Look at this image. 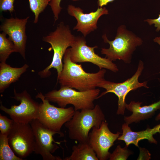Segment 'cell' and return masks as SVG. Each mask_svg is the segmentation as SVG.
<instances>
[{
    "label": "cell",
    "mask_w": 160,
    "mask_h": 160,
    "mask_svg": "<svg viewBox=\"0 0 160 160\" xmlns=\"http://www.w3.org/2000/svg\"><path fill=\"white\" fill-rule=\"evenodd\" d=\"M62 70L57 77V82L61 86H66L79 91H85L98 87L105 80L106 72L104 68L95 73L85 71L81 64H77L71 60L68 48L64 55Z\"/></svg>",
    "instance_id": "cell-1"
},
{
    "label": "cell",
    "mask_w": 160,
    "mask_h": 160,
    "mask_svg": "<svg viewBox=\"0 0 160 160\" xmlns=\"http://www.w3.org/2000/svg\"><path fill=\"white\" fill-rule=\"evenodd\" d=\"M102 38L104 42L110 45L108 48H101V53L105 55V57L112 61L121 60L127 64L131 63L133 52L143 43L140 38L127 30L124 25L118 27L113 40H109L106 34Z\"/></svg>",
    "instance_id": "cell-2"
},
{
    "label": "cell",
    "mask_w": 160,
    "mask_h": 160,
    "mask_svg": "<svg viewBox=\"0 0 160 160\" xmlns=\"http://www.w3.org/2000/svg\"><path fill=\"white\" fill-rule=\"evenodd\" d=\"M105 121V116L98 105L91 109L75 111L72 118L64 125L72 140L79 143H88L89 134L93 127L99 128Z\"/></svg>",
    "instance_id": "cell-3"
},
{
    "label": "cell",
    "mask_w": 160,
    "mask_h": 160,
    "mask_svg": "<svg viewBox=\"0 0 160 160\" xmlns=\"http://www.w3.org/2000/svg\"><path fill=\"white\" fill-rule=\"evenodd\" d=\"M75 37L72 34L69 26L63 22L58 25L54 31L43 37V41L51 45L54 53L50 64L38 73L41 78L49 76L51 74L49 70L52 68L56 70L57 77L60 76L63 69L62 60L64 55L68 47H71L73 44Z\"/></svg>",
    "instance_id": "cell-4"
},
{
    "label": "cell",
    "mask_w": 160,
    "mask_h": 160,
    "mask_svg": "<svg viewBox=\"0 0 160 160\" xmlns=\"http://www.w3.org/2000/svg\"><path fill=\"white\" fill-rule=\"evenodd\" d=\"M100 90L95 89L85 91H76L73 88L61 86L58 90H53L45 94V98L49 102L56 103L60 107L71 104L75 111L94 108V101L97 99Z\"/></svg>",
    "instance_id": "cell-5"
},
{
    "label": "cell",
    "mask_w": 160,
    "mask_h": 160,
    "mask_svg": "<svg viewBox=\"0 0 160 160\" xmlns=\"http://www.w3.org/2000/svg\"><path fill=\"white\" fill-rule=\"evenodd\" d=\"M40 98L42 102L39 103L37 119L50 130L59 133L61 137L64 136L60 131L62 126L72 117L74 108L57 107L51 104L41 92L36 96Z\"/></svg>",
    "instance_id": "cell-6"
},
{
    "label": "cell",
    "mask_w": 160,
    "mask_h": 160,
    "mask_svg": "<svg viewBox=\"0 0 160 160\" xmlns=\"http://www.w3.org/2000/svg\"><path fill=\"white\" fill-rule=\"evenodd\" d=\"M144 63L141 60H139L137 70L131 78L121 83H115L105 79L99 84L98 87L104 88L106 91L99 95L97 99L108 93L114 94L118 97L117 115L124 114L126 108V97L131 91L135 90L142 87L146 88L149 87L147 86V81L140 82L138 79L141 75L144 68Z\"/></svg>",
    "instance_id": "cell-7"
},
{
    "label": "cell",
    "mask_w": 160,
    "mask_h": 160,
    "mask_svg": "<svg viewBox=\"0 0 160 160\" xmlns=\"http://www.w3.org/2000/svg\"><path fill=\"white\" fill-rule=\"evenodd\" d=\"M97 47V46H87L84 36H76L73 44L68 48L70 59L75 63L89 62L97 66L100 69L105 68L115 73L118 72L117 66L113 61L95 53L94 50Z\"/></svg>",
    "instance_id": "cell-8"
},
{
    "label": "cell",
    "mask_w": 160,
    "mask_h": 160,
    "mask_svg": "<svg viewBox=\"0 0 160 160\" xmlns=\"http://www.w3.org/2000/svg\"><path fill=\"white\" fill-rule=\"evenodd\" d=\"M7 137L10 147L20 158L23 159L34 152L35 138L30 123L14 121Z\"/></svg>",
    "instance_id": "cell-9"
},
{
    "label": "cell",
    "mask_w": 160,
    "mask_h": 160,
    "mask_svg": "<svg viewBox=\"0 0 160 160\" xmlns=\"http://www.w3.org/2000/svg\"><path fill=\"white\" fill-rule=\"evenodd\" d=\"M30 124L32 129L35 142L34 152L40 154L44 160H62L59 156H54L52 154L59 148L53 136L59 133L49 129L38 119L32 120Z\"/></svg>",
    "instance_id": "cell-10"
},
{
    "label": "cell",
    "mask_w": 160,
    "mask_h": 160,
    "mask_svg": "<svg viewBox=\"0 0 160 160\" xmlns=\"http://www.w3.org/2000/svg\"><path fill=\"white\" fill-rule=\"evenodd\" d=\"M14 96L11 97L20 102L18 105H13L7 108L0 102V109L9 115L14 121L29 123L33 119H37L39 104L31 97L26 90L17 93L14 89Z\"/></svg>",
    "instance_id": "cell-11"
},
{
    "label": "cell",
    "mask_w": 160,
    "mask_h": 160,
    "mask_svg": "<svg viewBox=\"0 0 160 160\" xmlns=\"http://www.w3.org/2000/svg\"><path fill=\"white\" fill-rule=\"evenodd\" d=\"M108 125L107 121H103L99 128L93 127L89 134L88 143L99 160L109 159L110 148L122 134L119 132L113 133Z\"/></svg>",
    "instance_id": "cell-12"
},
{
    "label": "cell",
    "mask_w": 160,
    "mask_h": 160,
    "mask_svg": "<svg viewBox=\"0 0 160 160\" xmlns=\"http://www.w3.org/2000/svg\"><path fill=\"white\" fill-rule=\"evenodd\" d=\"M29 18H6L0 26V30L9 36L8 38L14 44L16 52L19 53L25 60L27 40L26 25Z\"/></svg>",
    "instance_id": "cell-13"
},
{
    "label": "cell",
    "mask_w": 160,
    "mask_h": 160,
    "mask_svg": "<svg viewBox=\"0 0 160 160\" xmlns=\"http://www.w3.org/2000/svg\"><path fill=\"white\" fill-rule=\"evenodd\" d=\"M68 14L74 17L77 21L74 30L81 32L85 37L97 28V22L100 17L108 14V10L105 7H98L95 12L84 13L83 10L79 7L70 5L67 9Z\"/></svg>",
    "instance_id": "cell-14"
},
{
    "label": "cell",
    "mask_w": 160,
    "mask_h": 160,
    "mask_svg": "<svg viewBox=\"0 0 160 160\" xmlns=\"http://www.w3.org/2000/svg\"><path fill=\"white\" fill-rule=\"evenodd\" d=\"M122 133L117 140L124 141L127 146L130 144H133L139 147V141L144 139H147L151 143L157 144V141L153 135L158 133L160 134V124L152 128H147L145 130L134 132L131 130L129 124L125 123L122 125Z\"/></svg>",
    "instance_id": "cell-15"
},
{
    "label": "cell",
    "mask_w": 160,
    "mask_h": 160,
    "mask_svg": "<svg viewBox=\"0 0 160 160\" xmlns=\"http://www.w3.org/2000/svg\"><path fill=\"white\" fill-rule=\"evenodd\" d=\"M142 102L132 101L126 104V108L132 113L128 116H125L124 120L129 125L137 123L152 117L157 110L160 109V100L149 105L141 106Z\"/></svg>",
    "instance_id": "cell-16"
},
{
    "label": "cell",
    "mask_w": 160,
    "mask_h": 160,
    "mask_svg": "<svg viewBox=\"0 0 160 160\" xmlns=\"http://www.w3.org/2000/svg\"><path fill=\"white\" fill-rule=\"evenodd\" d=\"M28 67L27 64L20 68H14L6 63H0V92H3L11 84L18 80Z\"/></svg>",
    "instance_id": "cell-17"
},
{
    "label": "cell",
    "mask_w": 160,
    "mask_h": 160,
    "mask_svg": "<svg viewBox=\"0 0 160 160\" xmlns=\"http://www.w3.org/2000/svg\"><path fill=\"white\" fill-rule=\"evenodd\" d=\"M71 155L64 160H98L96 153L89 143H79L72 147Z\"/></svg>",
    "instance_id": "cell-18"
},
{
    "label": "cell",
    "mask_w": 160,
    "mask_h": 160,
    "mask_svg": "<svg viewBox=\"0 0 160 160\" xmlns=\"http://www.w3.org/2000/svg\"><path fill=\"white\" fill-rule=\"evenodd\" d=\"M0 160H23L17 156L10 147L7 135L0 133Z\"/></svg>",
    "instance_id": "cell-19"
},
{
    "label": "cell",
    "mask_w": 160,
    "mask_h": 160,
    "mask_svg": "<svg viewBox=\"0 0 160 160\" xmlns=\"http://www.w3.org/2000/svg\"><path fill=\"white\" fill-rule=\"evenodd\" d=\"M2 32L0 33V61L6 63V61L12 53L16 52L14 44Z\"/></svg>",
    "instance_id": "cell-20"
},
{
    "label": "cell",
    "mask_w": 160,
    "mask_h": 160,
    "mask_svg": "<svg viewBox=\"0 0 160 160\" xmlns=\"http://www.w3.org/2000/svg\"><path fill=\"white\" fill-rule=\"evenodd\" d=\"M30 8L34 13V19L33 23H37L40 14L43 12L51 0H29Z\"/></svg>",
    "instance_id": "cell-21"
},
{
    "label": "cell",
    "mask_w": 160,
    "mask_h": 160,
    "mask_svg": "<svg viewBox=\"0 0 160 160\" xmlns=\"http://www.w3.org/2000/svg\"><path fill=\"white\" fill-rule=\"evenodd\" d=\"M127 145L124 148L118 145L109 156L110 160H126L129 156L132 154V152L128 148Z\"/></svg>",
    "instance_id": "cell-22"
},
{
    "label": "cell",
    "mask_w": 160,
    "mask_h": 160,
    "mask_svg": "<svg viewBox=\"0 0 160 160\" xmlns=\"http://www.w3.org/2000/svg\"><path fill=\"white\" fill-rule=\"evenodd\" d=\"M14 121L12 119H9L6 116L0 114V133L3 135H8Z\"/></svg>",
    "instance_id": "cell-23"
},
{
    "label": "cell",
    "mask_w": 160,
    "mask_h": 160,
    "mask_svg": "<svg viewBox=\"0 0 160 160\" xmlns=\"http://www.w3.org/2000/svg\"><path fill=\"white\" fill-rule=\"evenodd\" d=\"M72 0L75 1L79 0ZM61 1V0H51L49 4L53 12L55 22L58 19L59 15L62 9V8L60 6Z\"/></svg>",
    "instance_id": "cell-24"
},
{
    "label": "cell",
    "mask_w": 160,
    "mask_h": 160,
    "mask_svg": "<svg viewBox=\"0 0 160 160\" xmlns=\"http://www.w3.org/2000/svg\"><path fill=\"white\" fill-rule=\"evenodd\" d=\"M15 0H0L1 11H9L11 13L14 11Z\"/></svg>",
    "instance_id": "cell-25"
},
{
    "label": "cell",
    "mask_w": 160,
    "mask_h": 160,
    "mask_svg": "<svg viewBox=\"0 0 160 160\" xmlns=\"http://www.w3.org/2000/svg\"><path fill=\"white\" fill-rule=\"evenodd\" d=\"M144 21L147 22L150 25L154 24L155 27L157 28L156 30L157 32L160 30V12L157 18L155 19H147L144 20Z\"/></svg>",
    "instance_id": "cell-26"
},
{
    "label": "cell",
    "mask_w": 160,
    "mask_h": 160,
    "mask_svg": "<svg viewBox=\"0 0 160 160\" xmlns=\"http://www.w3.org/2000/svg\"><path fill=\"white\" fill-rule=\"evenodd\" d=\"M98 5L100 7L106 5L108 3L113 2L115 0H97Z\"/></svg>",
    "instance_id": "cell-27"
},
{
    "label": "cell",
    "mask_w": 160,
    "mask_h": 160,
    "mask_svg": "<svg viewBox=\"0 0 160 160\" xmlns=\"http://www.w3.org/2000/svg\"><path fill=\"white\" fill-rule=\"evenodd\" d=\"M153 41L154 42L158 43L160 46V37H156L153 39ZM159 51L160 52V49Z\"/></svg>",
    "instance_id": "cell-28"
},
{
    "label": "cell",
    "mask_w": 160,
    "mask_h": 160,
    "mask_svg": "<svg viewBox=\"0 0 160 160\" xmlns=\"http://www.w3.org/2000/svg\"><path fill=\"white\" fill-rule=\"evenodd\" d=\"M155 120L156 121L160 120V112L156 116Z\"/></svg>",
    "instance_id": "cell-29"
}]
</instances>
